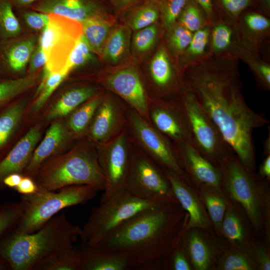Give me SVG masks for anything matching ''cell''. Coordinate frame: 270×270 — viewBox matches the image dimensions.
Here are the masks:
<instances>
[{"instance_id":"35","label":"cell","mask_w":270,"mask_h":270,"mask_svg":"<svg viewBox=\"0 0 270 270\" xmlns=\"http://www.w3.org/2000/svg\"><path fill=\"white\" fill-rule=\"evenodd\" d=\"M128 10V24L133 30H138L153 24L160 18L158 7L154 0H146Z\"/></svg>"},{"instance_id":"61","label":"cell","mask_w":270,"mask_h":270,"mask_svg":"<svg viewBox=\"0 0 270 270\" xmlns=\"http://www.w3.org/2000/svg\"></svg>"},{"instance_id":"24","label":"cell","mask_w":270,"mask_h":270,"mask_svg":"<svg viewBox=\"0 0 270 270\" xmlns=\"http://www.w3.org/2000/svg\"><path fill=\"white\" fill-rule=\"evenodd\" d=\"M164 172L178 203L189 214V227L207 228L209 224L208 218L200 200L191 188L174 172L168 170Z\"/></svg>"},{"instance_id":"27","label":"cell","mask_w":270,"mask_h":270,"mask_svg":"<svg viewBox=\"0 0 270 270\" xmlns=\"http://www.w3.org/2000/svg\"><path fill=\"white\" fill-rule=\"evenodd\" d=\"M80 249L82 261L80 270H126V264L120 258L105 254L94 246L84 244Z\"/></svg>"},{"instance_id":"5","label":"cell","mask_w":270,"mask_h":270,"mask_svg":"<svg viewBox=\"0 0 270 270\" xmlns=\"http://www.w3.org/2000/svg\"><path fill=\"white\" fill-rule=\"evenodd\" d=\"M99 190L86 184L62 188L58 192L38 186L36 191L22 195L23 206L20 218L11 230L17 234H28L41 228L62 210L83 204L92 199Z\"/></svg>"},{"instance_id":"20","label":"cell","mask_w":270,"mask_h":270,"mask_svg":"<svg viewBox=\"0 0 270 270\" xmlns=\"http://www.w3.org/2000/svg\"><path fill=\"white\" fill-rule=\"evenodd\" d=\"M72 136L62 121L56 120L38 146L36 148L31 160L24 172V176L34 178L40 165L48 158L62 153Z\"/></svg>"},{"instance_id":"7","label":"cell","mask_w":270,"mask_h":270,"mask_svg":"<svg viewBox=\"0 0 270 270\" xmlns=\"http://www.w3.org/2000/svg\"><path fill=\"white\" fill-rule=\"evenodd\" d=\"M178 100L187 122L192 144L219 167L224 158L234 152L185 83Z\"/></svg>"},{"instance_id":"47","label":"cell","mask_w":270,"mask_h":270,"mask_svg":"<svg viewBox=\"0 0 270 270\" xmlns=\"http://www.w3.org/2000/svg\"><path fill=\"white\" fill-rule=\"evenodd\" d=\"M158 32V26L156 23L137 30L132 41L134 50L140 53L148 50L154 45Z\"/></svg>"},{"instance_id":"55","label":"cell","mask_w":270,"mask_h":270,"mask_svg":"<svg viewBox=\"0 0 270 270\" xmlns=\"http://www.w3.org/2000/svg\"><path fill=\"white\" fill-rule=\"evenodd\" d=\"M258 261L260 265V268L263 270H270V260L268 254L260 247L256 252Z\"/></svg>"},{"instance_id":"37","label":"cell","mask_w":270,"mask_h":270,"mask_svg":"<svg viewBox=\"0 0 270 270\" xmlns=\"http://www.w3.org/2000/svg\"><path fill=\"white\" fill-rule=\"evenodd\" d=\"M165 31L166 48L178 60L190 42L193 33L178 22Z\"/></svg>"},{"instance_id":"19","label":"cell","mask_w":270,"mask_h":270,"mask_svg":"<svg viewBox=\"0 0 270 270\" xmlns=\"http://www.w3.org/2000/svg\"><path fill=\"white\" fill-rule=\"evenodd\" d=\"M269 18L254 8L245 10L238 18L236 25L240 38L250 52L260 55L263 45L269 42Z\"/></svg>"},{"instance_id":"40","label":"cell","mask_w":270,"mask_h":270,"mask_svg":"<svg viewBox=\"0 0 270 270\" xmlns=\"http://www.w3.org/2000/svg\"><path fill=\"white\" fill-rule=\"evenodd\" d=\"M177 22L192 33L208 25L202 10L194 0H188Z\"/></svg>"},{"instance_id":"44","label":"cell","mask_w":270,"mask_h":270,"mask_svg":"<svg viewBox=\"0 0 270 270\" xmlns=\"http://www.w3.org/2000/svg\"><path fill=\"white\" fill-rule=\"evenodd\" d=\"M222 231L232 243L242 244L245 240V232L238 216L232 211H228L224 214L222 228Z\"/></svg>"},{"instance_id":"36","label":"cell","mask_w":270,"mask_h":270,"mask_svg":"<svg viewBox=\"0 0 270 270\" xmlns=\"http://www.w3.org/2000/svg\"><path fill=\"white\" fill-rule=\"evenodd\" d=\"M22 28L10 0H0V40L22 35Z\"/></svg>"},{"instance_id":"15","label":"cell","mask_w":270,"mask_h":270,"mask_svg":"<svg viewBox=\"0 0 270 270\" xmlns=\"http://www.w3.org/2000/svg\"><path fill=\"white\" fill-rule=\"evenodd\" d=\"M37 34L22 35L0 40V77L14 76L24 70L36 46Z\"/></svg>"},{"instance_id":"62","label":"cell","mask_w":270,"mask_h":270,"mask_svg":"<svg viewBox=\"0 0 270 270\" xmlns=\"http://www.w3.org/2000/svg\"><path fill=\"white\" fill-rule=\"evenodd\" d=\"M0 78H2L0 77Z\"/></svg>"},{"instance_id":"16","label":"cell","mask_w":270,"mask_h":270,"mask_svg":"<svg viewBox=\"0 0 270 270\" xmlns=\"http://www.w3.org/2000/svg\"><path fill=\"white\" fill-rule=\"evenodd\" d=\"M107 86L132 107L144 118L149 120V110L145 90L140 78L134 70H119L106 80Z\"/></svg>"},{"instance_id":"31","label":"cell","mask_w":270,"mask_h":270,"mask_svg":"<svg viewBox=\"0 0 270 270\" xmlns=\"http://www.w3.org/2000/svg\"><path fill=\"white\" fill-rule=\"evenodd\" d=\"M98 96H93L76 108L68 122L67 128L72 136H82L89 127L101 102Z\"/></svg>"},{"instance_id":"23","label":"cell","mask_w":270,"mask_h":270,"mask_svg":"<svg viewBox=\"0 0 270 270\" xmlns=\"http://www.w3.org/2000/svg\"><path fill=\"white\" fill-rule=\"evenodd\" d=\"M150 70L152 79L160 94H169L182 90L184 75L178 76L174 70L165 46H162L156 52Z\"/></svg>"},{"instance_id":"6","label":"cell","mask_w":270,"mask_h":270,"mask_svg":"<svg viewBox=\"0 0 270 270\" xmlns=\"http://www.w3.org/2000/svg\"><path fill=\"white\" fill-rule=\"evenodd\" d=\"M160 204L140 199L127 190L122 191L92 210L80 238L84 244L96 246L130 218Z\"/></svg>"},{"instance_id":"43","label":"cell","mask_w":270,"mask_h":270,"mask_svg":"<svg viewBox=\"0 0 270 270\" xmlns=\"http://www.w3.org/2000/svg\"><path fill=\"white\" fill-rule=\"evenodd\" d=\"M92 52L93 51L82 34L69 56L65 72L68 74L73 69L86 64L92 58Z\"/></svg>"},{"instance_id":"51","label":"cell","mask_w":270,"mask_h":270,"mask_svg":"<svg viewBox=\"0 0 270 270\" xmlns=\"http://www.w3.org/2000/svg\"><path fill=\"white\" fill-rule=\"evenodd\" d=\"M38 188V186L34 178L23 176L20 183L14 190L22 195H27L35 192Z\"/></svg>"},{"instance_id":"28","label":"cell","mask_w":270,"mask_h":270,"mask_svg":"<svg viewBox=\"0 0 270 270\" xmlns=\"http://www.w3.org/2000/svg\"><path fill=\"white\" fill-rule=\"evenodd\" d=\"M109 15L92 18L82 22V35L93 52L102 56L111 33L112 24Z\"/></svg>"},{"instance_id":"45","label":"cell","mask_w":270,"mask_h":270,"mask_svg":"<svg viewBox=\"0 0 270 270\" xmlns=\"http://www.w3.org/2000/svg\"><path fill=\"white\" fill-rule=\"evenodd\" d=\"M22 212L23 206L20 202L0 205V236L16 224Z\"/></svg>"},{"instance_id":"52","label":"cell","mask_w":270,"mask_h":270,"mask_svg":"<svg viewBox=\"0 0 270 270\" xmlns=\"http://www.w3.org/2000/svg\"><path fill=\"white\" fill-rule=\"evenodd\" d=\"M204 14L208 24L210 26L216 19L213 0H194Z\"/></svg>"},{"instance_id":"17","label":"cell","mask_w":270,"mask_h":270,"mask_svg":"<svg viewBox=\"0 0 270 270\" xmlns=\"http://www.w3.org/2000/svg\"><path fill=\"white\" fill-rule=\"evenodd\" d=\"M30 8L46 14L62 16L80 23L92 18L108 15L98 0H38Z\"/></svg>"},{"instance_id":"48","label":"cell","mask_w":270,"mask_h":270,"mask_svg":"<svg viewBox=\"0 0 270 270\" xmlns=\"http://www.w3.org/2000/svg\"><path fill=\"white\" fill-rule=\"evenodd\" d=\"M23 21L30 29L42 32L49 22V14L30 8L18 9Z\"/></svg>"},{"instance_id":"54","label":"cell","mask_w":270,"mask_h":270,"mask_svg":"<svg viewBox=\"0 0 270 270\" xmlns=\"http://www.w3.org/2000/svg\"><path fill=\"white\" fill-rule=\"evenodd\" d=\"M23 175L18 173H12L4 178L2 180L4 186L15 189L20 183Z\"/></svg>"},{"instance_id":"3","label":"cell","mask_w":270,"mask_h":270,"mask_svg":"<svg viewBox=\"0 0 270 270\" xmlns=\"http://www.w3.org/2000/svg\"><path fill=\"white\" fill-rule=\"evenodd\" d=\"M80 232L81 228L72 224L63 212L32 234L8 230L0 236V256L8 262L12 270H38L54 254L74 245Z\"/></svg>"},{"instance_id":"39","label":"cell","mask_w":270,"mask_h":270,"mask_svg":"<svg viewBox=\"0 0 270 270\" xmlns=\"http://www.w3.org/2000/svg\"><path fill=\"white\" fill-rule=\"evenodd\" d=\"M68 74L65 72L42 74L35 94L36 98L32 106V110L34 112H37L42 108L53 92Z\"/></svg>"},{"instance_id":"11","label":"cell","mask_w":270,"mask_h":270,"mask_svg":"<svg viewBox=\"0 0 270 270\" xmlns=\"http://www.w3.org/2000/svg\"><path fill=\"white\" fill-rule=\"evenodd\" d=\"M96 144L98 161L106 181L102 203L126 190L130 150L124 130L106 142Z\"/></svg>"},{"instance_id":"18","label":"cell","mask_w":270,"mask_h":270,"mask_svg":"<svg viewBox=\"0 0 270 270\" xmlns=\"http://www.w3.org/2000/svg\"><path fill=\"white\" fill-rule=\"evenodd\" d=\"M175 148L181 166L194 181L219 188L222 180L219 167L206 158L190 142L176 144Z\"/></svg>"},{"instance_id":"29","label":"cell","mask_w":270,"mask_h":270,"mask_svg":"<svg viewBox=\"0 0 270 270\" xmlns=\"http://www.w3.org/2000/svg\"><path fill=\"white\" fill-rule=\"evenodd\" d=\"M27 104L26 99L20 100L10 104L0 113V153L18 130Z\"/></svg>"},{"instance_id":"1","label":"cell","mask_w":270,"mask_h":270,"mask_svg":"<svg viewBox=\"0 0 270 270\" xmlns=\"http://www.w3.org/2000/svg\"><path fill=\"white\" fill-rule=\"evenodd\" d=\"M238 62L210 58L186 69L184 78L242 164L254 170L252 132L269 122L246 104L242 93Z\"/></svg>"},{"instance_id":"34","label":"cell","mask_w":270,"mask_h":270,"mask_svg":"<svg viewBox=\"0 0 270 270\" xmlns=\"http://www.w3.org/2000/svg\"><path fill=\"white\" fill-rule=\"evenodd\" d=\"M81 261L80 250L72 245L54 254L38 270H80Z\"/></svg>"},{"instance_id":"4","label":"cell","mask_w":270,"mask_h":270,"mask_svg":"<svg viewBox=\"0 0 270 270\" xmlns=\"http://www.w3.org/2000/svg\"><path fill=\"white\" fill-rule=\"evenodd\" d=\"M34 179L38 186L53 191L80 184L92 186L100 191L106 186L96 150L85 143L46 160Z\"/></svg>"},{"instance_id":"10","label":"cell","mask_w":270,"mask_h":270,"mask_svg":"<svg viewBox=\"0 0 270 270\" xmlns=\"http://www.w3.org/2000/svg\"><path fill=\"white\" fill-rule=\"evenodd\" d=\"M39 36L38 44L46 54L44 68L46 74L65 72V68L73 48L82 34L80 22L54 14Z\"/></svg>"},{"instance_id":"60","label":"cell","mask_w":270,"mask_h":270,"mask_svg":"<svg viewBox=\"0 0 270 270\" xmlns=\"http://www.w3.org/2000/svg\"><path fill=\"white\" fill-rule=\"evenodd\" d=\"M0 270H12L8 262L1 256H0Z\"/></svg>"},{"instance_id":"46","label":"cell","mask_w":270,"mask_h":270,"mask_svg":"<svg viewBox=\"0 0 270 270\" xmlns=\"http://www.w3.org/2000/svg\"><path fill=\"white\" fill-rule=\"evenodd\" d=\"M203 198L212 220L217 228H220L226 209L224 200L212 192L204 194Z\"/></svg>"},{"instance_id":"22","label":"cell","mask_w":270,"mask_h":270,"mask_svg":"<svg viewBox=\"0 0 270 270\" xmlns=\"http://www.w3.org/2000/svg\"><path fill=\"white\" fill-rule=\"evenodd\" d=\"M121 113L110 98L102 99L89 126L90 140L96 144L106 142L120 132Z\"/></svg>"},{"instance_id":"56","label":"cell","mask_w":270,"mask_h":270,"mask_svg":"<svg viewBox=\"0 0 270 270\" xmlns=\"http://www.w3.org/2000/svg\"><path fill=\"white\" fill-rule=\"evenodd\" d=\"M256 9L270 18V0H254Z\"/></svg>"},{"instance_id":"50","label":"cell","mask_w":270,"mask_h":270,"mask_svg":"<svg viewBox=\"0 0 270 270\" xmlns=\"http://www.w3.org/2000/svg\"><path fill=\"white\" fill-rule=\"evenodd\" d=\"M46 61V56L38 43L28 62V74L37 72L40 68L44 66Z\"/></svg>"},{"instance_id":"13","label":"cell","mask_w":270,"mask_h":270,"mask_svg":"<svg viewBox=\"0 0 270 270\" xmlns=\"http://www.w3.org/2000/svg\"><path fill=\"white\" fill-rule=\"evenodd\" d=\"M209 26V48L211 57L242 60L249 50L242 42L236 23L216 16Z\"/></svg>"},{"instance_id":"33","label":"cell","mask_w":270,"mask_h":270,"mask_svg":"<svg viewBox=\"0 0 270 270\" xmlns=\"http://www.w3.org/2000/svg\"><path fill=\"white\" fill-rule=\"evenodd\" d=\"M129 30L124 26L111 32L104 44L102 56L107 62L116 64L126 54L129 42Z\"/></svg>"},{"instance_id":"30","label":"cell","mask_w":270,"mask_h":270,"mask_svg":"<svg viewBox=\"0 0 270 270\" xmlns=\"http://www.w3.org/2000/svg\"><path fill=\"white\" fill-rule=\"evenodd\" d=\"M38 72L16 78H0V108L40 82Z\"/></svg>"},{"instance_id":"25","label":"cell","mask_w":270,"mask_h":270,"mask_svg":"<svg viewBox=\"0 0 270 270\" xmlns=\"http://www.w3.org/2000/svg\"><path fill=\"white\" fill-rule=\"evenodd\" d=\"M96 90L92 87L83 86L65 92L49 108L46 120H56L67 116L94 96Z\"/></svg>"},{"instance_id":"9","label":"cell","mask_w":270,"mask_h":270,"mask_svg":"<svg viewBox=\"0 0 270 270\" xmlns=\"http://www.w3.org/2000/svg\"><path fill=\"white\" fill-rule=\"evenodd\" d=\"M161 168L145 153L130 150L126 190L144 200L178 204Z\"/></svg>"},{"instance_id":"14","label":"cell","mask_w":270,"mask_h":270,"mask_svg":"<svg viewBox=\"0 0 270 270\" xmlns=\"http://www.w3.org/2000/svg\"><path fill=\"white\" fill-rule=\"evenodd\" d=\"M154 128L174 144L190 142L191 137L179 100L176 103L158 102L151 110Z\"/></svg>"},{"instance_id":"12","label":"cell","mask_w":270,"mask_h":270,"mask_svg":"<svg viewBox=\"0 0 270 270\" xmlns=\"http://www.w3.org/2000/svg\"><path fill=\"white\" fill-rule=\"evenodd\" d=\"M132 129L145 153L164 170L172 171L182 180L187 174L180 162L175 147L138 112L130 116Z\"/></svg>"},{"instance_id":"53","label":"cell","mask_w":270,"mask_h":270,"mask_svg":"<svg viewBox=\"0 0 270 270\" xmlns=\"http://www.w3.org/2000/svg\"><path fill=\"white\" fill-rule=\"evenodd\" d=\"M114 8L117 11H126L146 0H109Z\"/></svg>"},{"instance_id":"41","label":"cell","mask_w":270,"mask_h":270,"mask_svg":"<svg viewBox=\"0 0 270 270\" xmlns=\"http://www.w3.org/2000/svg\"><path fill=\"white\" fill-rule=\"evenodd\" d=\"M242 60L250 67L257 84L262 90H270V64L260 58V55L248 51Z\"/></svg>"},{"instance_id":"42","label":"cell","mask_w":270,"mask_h":270,"mask_svg":"<svg viewBox=\"0 0 270 270\" xmlns=\"http://www.w3.org/2000/svg\"><path fill=\"white\" fill-rule=\"evenodd\" d=\"M188 0H158L160 18L165 30L176 22Z\"/></svg>"},{"instance_id":"57","label":"cell","mask_w":270,"mask_h":270,"mask_svg":"<svg viewBox=\"0 0 270 270\" xmlns=\"http://www.w3.org/2000/svg\"><path fill=\"white\" fill-rule=\"evenodd\" d=\"M260 176L267 180L270 178V154L266 156L260 168Z\"/></svg>"},{"instance_id":"32","label":"cell","mask_w":270,"mask_h":270,"mask_svg":"<svg viewBox=\"0 0 270 270\" xmlns=\"http://www.w3.org/2000/svg\"><path fill=\"white\" fill-rule=\"evenodd\" d=\"M183 246L196 270H205L209 268L212 259L210 249L199 234L190 232L184 239Z\"/></svg>"},{"instance_id":"49","label":"cell","mask_w":270,"mask_h":270,"mask_svg":"<svg viewBox=\"0 0 270 270\" xmlns=\"http://www.w3.org/2000/svg\"><path fill=\"white\" fill-rule=\"evenodd\" d=\"M222 268L224 270H251L254 269V265L248 256L234 253L225 258Z\"/></svg>"},{"instance_id":"2","label":"cell","mask_w":270,"mask_h":270,"mask_svg":"<svg viewBox=\"0 0 270 270\" xmlns=\"http://www.w3.org/2000/svg\"><path fill=\"white\" fill-rule=\"evenodd\" d=\"M178 204H162L130 218L96 246L120 258L129 270H156L181 235L182 213Z\"/></svg>"},{"instance_id":"8","label":"cell","mask_w":270,"mask_h":270,"mask_svg":"<svg viewBox=\"0 0 270 270\" xmlns=\"http://www.w3.org/2000/svg\"><path fill=\"white\" fill-rule=\"evenodd\" d=\"M219 168L222 183L231 197L242 206L253 225L259 228L265 206L259 180L253 170L242 164L234 153L224 158Z\"/></svg>"},{"instance_id":"58","label":"cell","mask_w":270,"mask_h":270,"mask_svg":"<svg viewBox=\"0 0 270 270\" xmlns=\"http://www.w3.org/2000/svg\"><path fill=\"white\" fill-rule=\"evenodd\" d=\"M14 8L17 10L21 8H30L38 0H10Z\"/></svg>"},{"instance_id":"26","label":"cell","mask_w":270,"mask_h":270,"mask_svg":"<svg viewBox=\"0 0 270 270\" xmlns=\"http://www.w3.org/2000/svg\"><path fill=\"white\" fill-rule=\"evenodd\" d=\"M209 25L193 33L189 44L178 60L180 70L184 71L212 58L209 48Z\"/></svg>"},{"instance_id":"59","label":"cell","mask_w":270,"mask_h":270,"mask_svg":"<svg viewBox=\"0 0 270 270\" xmlns=\"http://www.w3.org/2000/svg\"><path fill=\"white\" fill-rule=\"evenodd\" d=\"M264 155L267 156L270 154V133L269 132L268 138L264 140L263 143Z\"/></svg>"},{"instance_id":"21","label":"cell","mask_w":270,"mask_h":270,"mask_svg":"<svg viewBox=\"0 0 270 270\" xmlns=\"http://www.w3.org/2000/svg\"><path fill=\"white\" fill-rule=\"evenodd\" d=\"M40 136V126L36 124L32 126L0 160V188L4 187L3 179L8 174L24 173L31 160Z\"/></svg>"},{"instance_id":"38","label":"cell","mask_w":270,"mask_h":270,"mask_svg":"<svg viewBox=\"0 0 270 270\" xmlns=\"http://www.w3.org/2000/svg\"><path fill=\"white\" fill-rule=\"evenodd\" d=\"M216 16L236 22L245 10L256 8L254 0H213Z\"/></svg>"}]
</instances>
